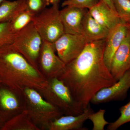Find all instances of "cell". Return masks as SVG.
I'll return each instance as SVG.
<instances>
[{
	"instance_id": "cell-1",
	"label": "cell",
	"mask_w": 130,
	"mask_h": 130,
	"mask_svg": "<svg viewBox=\"0 0 130 130\" xmlns=\"http://www.w3.org/2000/svg\"><path fill=\"white\" fill-rule=\"evenodd\" d=\"M105 42L106 39L88 43L76 58L66 64L58 78L85 108L99 90L118 81L104 62Z\"/></svg>"
},
{
	"instance_id": "cell-2",
	"label": "cell",
	"mask_w": 130,
	"mask_h": 130,
	"mask_svg": "<svg viewBox=\"0 0 130 130\" xmlns=\"http://www.w3.org/2000/svg\"><path fill=\"white\" fill-rule=\"evenodd\" d=\"M0 81L18 97L26 89H34L49 101L51 90L49 80L40 70L30 64L11 44L0 47Z\"/></svg>"
},
{
	"instance_id": "cell-3",
	"label": "cell",
	"mask_w": 130,
	"mask_h": 130,
	"mask_svg": "<svg viewBox=\"0 0 130 130\" xmlns=\"http://www.w3.org/2000/svg\"><path fill=\"white\" fill-rule=\"evenodd\" d=\"M23 97L30 118L38 126L47 129L51 121L63 116L59 108L34 89H26Z\"/></svg>"
},
{
	"instance_id": "cell-4",
	"label": "cell",
	"mask_w": 130,
	"mask_h": 130,
	"mask_svg": "<svg viewBox=\"0 0 130 130\" xmlns=\"http://www.w3.org/2000/svg\"><path fill=\"white\" fill-rule=\"evenodd\" d=\"M15 35L14 41L11 44L12 47L33 67L40 70L38 59L43 40L33 23Z\"/></svg>"
},
{
	"instance_id": "cell-5",
	"label": "cell",
	"mask_w": 130,
	"mask_h": 130,
	"mask_svg": "<svg viewBox=\"0 0 130 130\" xmlns=\"http://www.w3.org/2000/svg\"><path fill=\"white\" fill-rule=\"evenodd\" d=\"M43 41L54 43L64 34L59 5H52L36 15L32 21Z\"/></svg>"
},
{
	"instance_id": "cell-6",
	"label": "cell",
	"mask_w": 130,
	"mask_h": 130,
	"mask_svg": "<svg viewBox=\"0 0 130 130\" xmlns=\"http://www.w3.org/2000/svg\"><path fill=\"white\" fill-rule=\"evenodd\" d=\"M49 80L52 93L50 102L66 115L76 116L83 112L86 108L74 99L63 81L58 78Z\"/></svg>"
},
{
	"instance_id": "cell-7",
	"label": "cell",
	"mask_w": 130,
	"mask_h": 130,
	"mask_svg": "<svg viewBox=\"0 0 130 130\" xmlns=\"http://www.w3.org/2000/svg\"><path fill=\"white\" fill-rule=\"evenodd\" d=\"M54 43L43 41L40 50L38 67L49 80L59 77L64 71L66 64L55 54Z\"/></svg>"
},
{
	"instance_id": "cell-8",
	"label": "cell",
	"mask_w": 130,
	"mask_h": 130,
	"mask_svg": "<svg viewBox=\"0 0 130 130\" xmlns=\"http://www.w3.org/2000/svg\"><path fill=\"white\" fill-rule=\"evenodd\" d=\"M88 43L83 35L64 33L54 44L57 55L66 64L76 58Z\"/></svg>"
},
{
	"instance_id": "cell-9",
	"label": "cell",
	"mask_w": 130,
	"mask_h": 130,
	"mask_svg": "<svg viewBox=\"0 0 130 130\" xmlns=\"http://www.w3.org/2000/svg\"><path fill=\"white\" fill-rule=\"evenodd\" d=\"M130 89V68L118 81L111 86L103 88L96 93L91 100L94 104L123 101L125 99Z\"/></svg>"
},
{
	"instance_id": "cell-10",
	"label": "cell",
	"mask_w": 130,
	"mask_h": 130,
	"mask_svg": "<svg viewBox=\"0 0 130 130\" xmlns=\"http://www.w3.org/2000/svg\"><path fill=\"white\" fill-rule=\"evenodd\" d=\"M127 33V24L121 21L109 30L106 39L103 54L104 62L109 71L114 55Z\"/></svg>"
},
{
	"instance_id": "cell-11",
	"label": "cell",
	"mask_w": 130,
	"mask_h": 130,
	"mask_svg": "<svg viewBox=\"0 0 130 130\" xmlns=\"http://www.w3.org/2000/svg\"><path fill=\"white\" fill-rule=\"evenodd\" d=\"M130 68V35H127L121 43L112 59L110 72L118 81Z\"/></svg>"
},
{
	"instance_id": "cell-12",
	"label": "cell",
	"mask_w": 130,
	"mask_h": 130,
	"mask_svg": "<svg viewBox=\"0 0 130 130\" xmlns=\"http://www.w3.org/2000/svg\"><path fill=\"white\" fill-rule=\"evenodd\" d=\"M87 9L65 7L60 10V16L65 33L82 35V23Z\"/></svg>"
},
{
	"instance_id": "cell-13",
	"label": "cell",
	"mask_w": 130,
	"mask_h": 130,
	"mask_svg": "<svg viewBox=\"0 0 130 130\" xmlns=\"http://www.w3.org/2000/svg\"><path fill=\"white\" fill-rule=\"evenodd\" d=\"M94 112L89 104L81 114L60 116L51 121L47 129L49 130H88L83 126L85 121L88 120L89 115Z\"/></svg>"
},
{
	"instance_id": "cell-14",
	"label": "cell",
	"mask_w": 130,
	"mask_h": 130,
	"mask_svg": "<svg viewBox=\"0 0 130 130\" xmlns=\"http://www.w3.org/2000/svg\"><path fill=\"white\" fill-rule=\"evenodd\" d=\"M18 97L6 86L0 84V119L4 123L16 115L19 108Z\"/></svg>"
},
{
	"instance_id": "cell-15",
	"label": "cell",
	"mask_w": 130,
	"mask_h": 130,
	"mask_svg": "<svg viewBox=\"0 0 130 130\" xmlns=\"http://www.w3.org/2000/svg\"><path fill=\"white\" fill-rule=\"evenodd\" d=\"M88 11L98 23L109 30L121 21L116 11L111 8L102 0H100L96 5Z\"/></svg>"
},
{
	"instance_id": "cell-16",
	"label": "cell",
	"mask_w": 130,
	"mask_h": 130,
	"mask_svg": "<svg viewBox=\"0 0 130 130\" xmlns=\"http://www.w3.org/2000/svg\"><path fill=\"white\" fill-rule=\"evenodd\" d=\"M82 35L88 43L106 39L109 30L99 23L91 15L89 11L82 23Z\"/></svg>"
},
{
	"instance_id": "cell-17",
	"label": "cell",
	"mask_w": 130,
	"mask_h": 130,
	"mask_svg": "<svg viewBox=\"0 0 130 130\" xmlns=\"http://www.w3.org/2000/svg\"><path fill=\"white\" fill-rule=\"evenodd\" d=\"M32 122L25 108L5 122L2 130H40Z\"/></svg>"
},
{
	"instance_id": "cell-18",
	"label": "cell",
	"mask_w": 130,
	"mask_h": 130,
	"mask_svg": "<svg viewBox=\"0 0 130 130\" xmlns=\"http://www.w3.org/2000/svg\"><path fill=\"white\" fill-rule=\"evenodd\" d=\"M26 9V0L4 1L0 4V23L9 22Z\"/></svg>"
},
{
	"instance_id": "cell-19",
	"label": "cell",
	"mask_w": 130,
	"mask_h": 130,
	"mask_svg": "<svg viewBox=\"0 0 130 130\" xmlns=\"http://www.w3.org/2000/svg\"><path fill=\"white\" fill-rule=\"evenodd\" d=\"M35 16L26 9L20 12L9 22L11 31L15 35L32 22Z\"/></svg>"
},
{
	"instance_id": "cell-20",
	"label": "cell",
	"mask_w": 130,
	"mask_h": 130,
	"mask_svg": "<svg viewBox=\"0 0 130 130\" xmlns=\"http://www.w3.org/2000/svg\"><path fill=\"white\" fill-rule=\"evenodd\" d=\"M116 12L120 20L130 23V0H113Z\"/></svg>"
},
{
	"instance_id": "cell-21",
	"label": "cell",
	"mask_w": 130,
	"mask_h": 130,
	"mask_svg": "<svg viewBox=\"0 0 130 130\" xmlns=\"http://www.w3.org/2000/svg\"><path fill=\"white\" fill-rule=\"evenodd\" d=\"M119 111L120 116L116 121L109 123L107 130H117L124 124L130 122V100L128 103L119 108Z\"/></svg>"
},
{
	"instance_id": "cell-22",
	"label": "cell",
	"mask_w": 130,
	"mask_h": 130,
	"mask_svg": "<svg viewBox=\"0 0 130 130\" xmlns=\"http://www.w3.org/2000/svg\"><path fill=\"white\" fill-rule=\"evenodd\" d=\"M15 36L10 30L9 22L0 23V47L12 43Z\"/></svg>"
},
{
	"instance_id": "cell-23",
	"label": "cell",
	"mask_w": 130,
	"mask_h": 130,
	"mask_svg": "<svg viewBox=\"0 0 130 130\" xmlns=\"http://www.w3.org/2000/svg\"><path fill=\"white\" fill-rule=\"evenodd\" d=\"M105 109H100L96 112H93L89 115L88 119L93 123V130H104L105 126L110 123L105 120Z\"/></svg>"
},
{
	"instance_id": "cell-24",
	"label": "cell",
	"mask_w": 130,
	"mask_h": 130,
	"mask_svg": "<svg viewBox=\"0 0 130 130\" xmlns=\"http://www.w3.org/2000/svg\"><path fill=\"white\" fill-rule=\"evenodd\" d=\"M50 4V0H26V9L35 16L41 12Z\"/></svg>"
},
{
	"instance_id": "cell-25",
	"label": "cell",
	"mask_w": 130,
	"mask_h": 130,
	"mask_svg": "<svg viewBox=\"0 0 130 130\" xmlns=\"http://www.w3.org/2000/svg\"><path fill=\"white\" fill-rule=\"evenodd\" d=\"M100 0H65L61 6L70 7L83 9H90L96 5Z\"/></svg>"
},
{
	"instance_id": "cell-26",
	"label": "cell",
	"mask_w": 130,
	"mask_h": 130,
	"mask_svg": "<svg viewBox=\"0 0 130 130\" xmlns=\"http://www.w3.org/2000/svg\"><path fill=\"white\" fill-rule=\"evenodd\" d=\"M102 1L106 3L107 5H108L111 8L113 9L114 11H116V9H115L114 5L113 0H102Z\"/></svg>"
},
{
	"instance_id": "cell-27",
	"label": "cell",
	"mask_w": 130,
	"mask_h": 130,
	"mask_svg": "<svg viewBox=\"0 0 130 130\" xmlns=\"http://www.w3.org/2000/svg\"><path fill=\"white\" fill-rule=\"evenodd\" d=\"M61 0H50V3L52 5H59Z\"/></svg>"
},
{
	"instance_id": "cell-28",
	"label": "cell",
	"mask_w": 130,
	"mask_h": 130,
	"mask_svg": "<svg viewBox=\"0 0 130 130\" xmlns=\"http://www.w3.org/2000/svg\"><path fill=\"white\" fill-rule=\"evenodd\" d=\"M5 123L0 119V130H2L3 127Z\"/></svg>"
},
{
	"instance_id": "cell-29",
	"label": "cell",
	"mask_w": 130,
	"mask_h": 130,
	"mask_svg": "<svg viewBox=\"0 0 130 130\" xmlns=\"http://www.w3.org/2000/svg\"><path fill=\"white\" fill-rule=\"evenodd\" d=\"M127 28H128V32L129 35H130V23L127 24Z\"/></svg>"
},
{
	"instance_id": "cell-30",
	"label": "cell",
	"mask_w": 130,
	"mask_h": 130,
	"mask_svg": "<svg viewBox=\"0 0 130 130\" xmlns=\"http://www.w3.org/2000/svg\"><path fill=\"white\" fill-rule=\"evenodd\" d=\"M8 1V0H0V4L2 2H3V1Z\"/></svg>"
},
{
	"instance_id": "cell-31",
	"label": "cell",
	"mask_w": 130,
	"mask_h": 130,
	"mask_svg": "<svg viewBox=\"0 0 130 130\" xmlns=\"http://www.w3.org/2000/svg\"><path fill=\"white\" fill-rule=\"evenodd\" d=\"M0 84H1V81H0Z\"/></svg>"
}]
</instances>
